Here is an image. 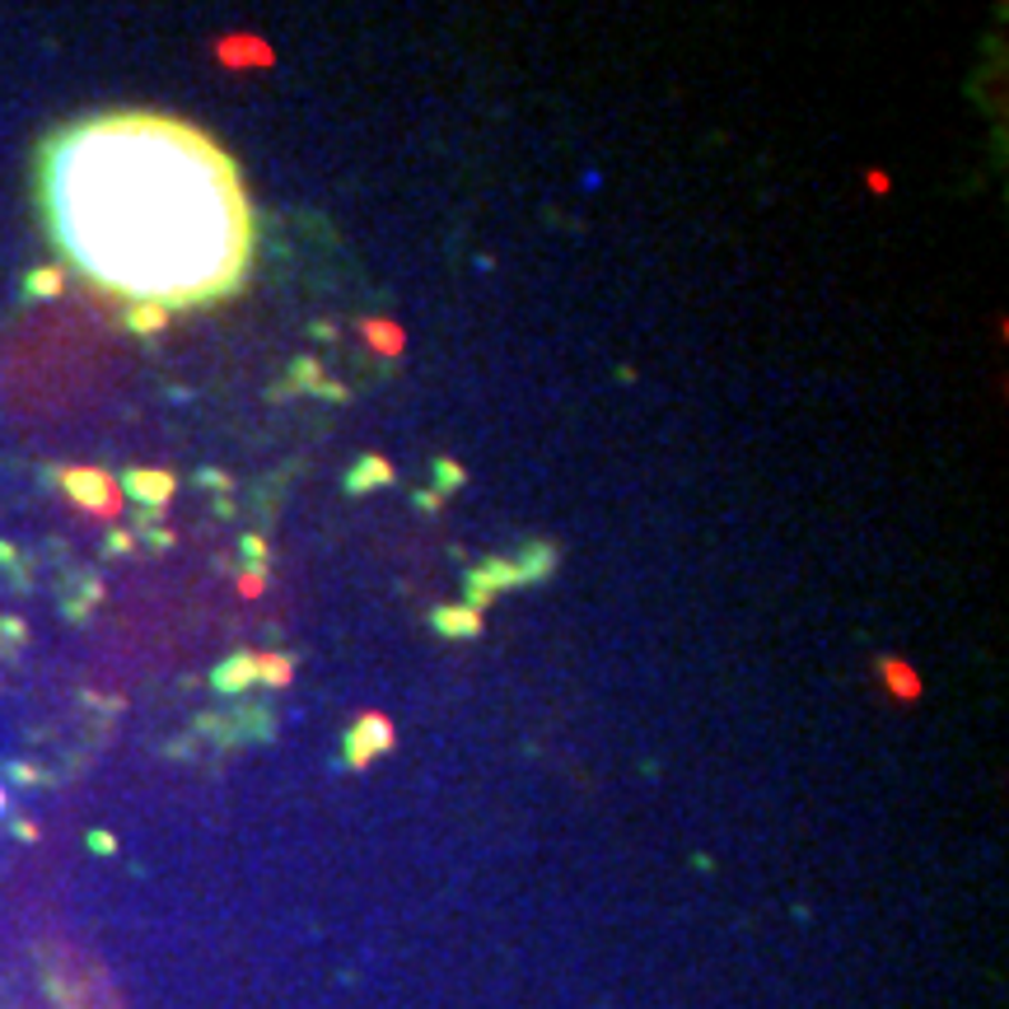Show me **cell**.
Returning a JSON list of instances; mask_svg holds the SVG:
<instances>
[{
    "instance_id": "6da1fadb",
    "label": "cell",
    "mask_w": 1009,
    "mask_h": 1009,
    "mask_svg": "<svg viewBox=\"0 0 1009 1009\" xmlns=\"http://www.w3.org/2000/svg\"><path fill=\"white\" fill-rule=\"evenodd\" d=\"M48 220L75 272L131 309H196L239 290L253 211L206 131L160 112H112L52 145Z\"/></svg>"
},
{
    "instance_id": "7a4b0ae2",
    "label": "cell",
    "mask_w": 1009,
    "mask_h": 1009,
    "mask_svg": "<svg viewBox=\"0 0 1009 1009\" xmlns=\"http://www.w3.org/2000/svg\"><path fill=\"white\" fill-rule=\"evenodd\" d=\"M0 809H6V799H0Z\"/></svg>"
}]
</instances>
